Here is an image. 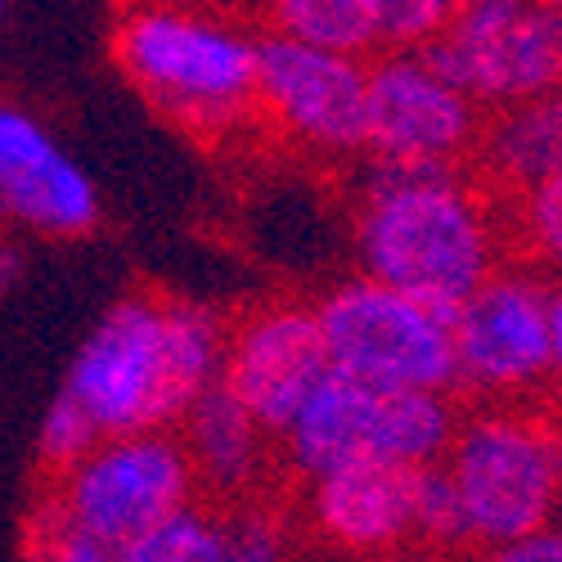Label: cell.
<instances>
[{
  "mask_svg": "<svg viewBox=\"0 0 562 562\" xmlns=\"http://www.w3.org/2000/svg\"><path fill=\"white\" fill-rule=\"evenodd\" d=\"M549 342H553V379L562 387V289H553V306H549Z\"/></svg>",
  "mask_w": 562,
  "mask_h": 562,
  "instance_id": "cell-28",
  "label": "cell"
},
{
  "mask_svg": "<svg viewBox=\"0 0 562 562\" xmlns=\"http://www.w3.org/2000/svg\"><path fill=\"white\" fill-rule=\"evenodd\" d=\"M27 562H126V553L90 540L81 531H68L50 508L36 504L27 522Z\"/></svg>",
  "mask_w": 562,
  "mask_h": 562,
  "instance_id": "cell-24",
  "label": "cell"
},
{
  "mask_svg": "<svg viewBox=\"0 0 562 562\" xmlns=\"http://www.w3.org/2000/svg\"><path fill=\"white\" fill-rule=\"evenodd\" d=\"M454 392H379L373 414V459L401 468H437L459 432Z\"/></svg>",
  "mask_w": 562,
  "mask_h": 562,
  "instance_id": "cell-18",
  "label": "cell"
},
{
  "mask_svg": "<svg viewBox=\"0 0 562 562\" xmlns=\"http://www.w3.org/2000/svg\"><path fill=\"white\" fill-rule=\"evenodd\" d=\"M180 5H207V10H234V14H244V10H252V0H180Z\"/></svg>",
  "mask_w": 562,
  "mask_h": 562,
  "instance_id": "cell-30",
  "label": "cell"
},
{
  "mask_svg": "<svg viewBox=\"0 0 562 562\" xmlns=\"http://www.w3.org/2000/svg\"><path fill=\"white\" fill-rule=\"evenodd\" d=\"M257 41L234 10L180 0H122L109 50L117 72L154 113L207 145L257 126Z\"/></svg>",
  "mask_w": 562,
  "mask_h": 562,
  "instance_id": "cell-3",
  "label": "cell"
},
{
  "mask_svg": "<svg viewBox=\"0 0 562 562\" xmlns=\"http://www.w3.org/2000/svg\"><path fill=\"white\" fill-rule=\"evenodd\" d=\"M225 338L229 319L216 306L135 289L100 315L59 392L90 414L100 437L171 432L221 383Z\"/></svg>",
  "mask_w": 562,
  "mask_h": 562,
  "instance_id": "cell-2",
  "label": "cell"
},
{
  "mask_svg": "<svg viewBox=\"0 0 562 562\" xmlns=\"http://www.w3.org/2000/svg\"><path fill=\"white\" fill-rule=\"evenodd\" d=\"M104 203L90 171L19 104H0V225L45 239H81L100 225Z\"/></svg>",
  "mask_w": 562,
  "mask_h": 562,
  "instance_id": "cell-12",
  "label": "cell"
},
{
  "mask_svg": "<svg viewBox=\"0 0 562 562\" xmlns=\"http://www.w3.org/2000/svg\"><path fill=\"white\" fill-rule=\"evenodd\" d=\"M558 518H562V513H558Z\"/></svg>",
  "mask_w": 562,
  "mask_h": 562,
  "instance_id": "cell-33",
  "label": "cell"
},
{
  "mask_svg": "<svg viewBox=\"0 0 562 562\" xmlns=\"http://www.w3.org/2000/svg\"><path fill=\"white\" fill-rule=\"evenodd\" d=\"M549 306L553 289L536 270H495L450 319L454 396H473L477 405L531 401L553 379Z\"/></svg>",
  "mask_w": 562,
  "mask_h": 562,
  "instance_id": "cell-8",
  "label": "cell"
},
{
  "mask_svg": "<svg viewBox=\"0 0 562 562\" xmlns=\"http://www.w3.org/2000/svg\"><path fill=\"white\" fill-rule=\"evenodd\" d=\"M513 225L527 239L531 257L558 274L562 289V176H549L513 199Z\"/></svg>",
  "mask_w": 562,
  "mask_h": 562,
  "instance_id": "cell-21",
  "label": "cell"
},
{
  "mask_svg": "<svg viewBox=\"0 0 562 562\" xmlns=\"http://www.w3.org/2000/svg\"><path fill=\"white\" fill-rule=\"evenodd\" d=\"M373 414H379V392L329 369V379L306 396L293 424L274 437L279 468L297 482H315L342 463L373 459Z\"/></svg>",
  "mask_w": 562,
  "mask_h": 562,
  "instance_id": "cell-15",
  "label": "cell"
},
{
  "mask_svg": "<svg viewBox=\"0 0 562 562\" xmlns=\"http://www.w3.org/2000/svg\"><path fill=\"white\" fill-rule=\"evenodd\" d=\"M414 544L437 558H454L463 549H477L468 531V513L459 504L454 482L446 468H418V491H414Z\"/></svg>",
  "mask_w": 562,
  "mask_h": 562,
  "instance_id": "cell-20",
  "label": "cell"
},
{
  "mask_svg": "<svg viewBox=\"0 0 562 562\" xmlns=\"http://www.w3.org/2000/svg\"><path fill=\"white\" fill-rule=\"evenodd\" d=\"M468 562H562V527H544V531H531L522 540L486 544Z\"/></svg>",
  "mask_w": 562,
  "mask_h": 562,
  "instance_id": "cell-26",
  "label": "cell"
},
{
  "mask_svg": "<svg viewBox=\"0 0 562 562\" xmlns=\"http://www.w3.org/2000/svg\"><path fill=\"white\" fill-rule=\"evenodd\" d=\"M428 64L482 113L562 90V14L540 0H463Z\"/></svg>",
  "mask_w": 562,
  "mask_h": 562,
  "instance_id": "cell-7",
  "label": "cell"
},
{
  "mask_svg": "<svg viewBox=\"0 0 562 562\" xmlns=\"http://www.w3.org/2000/svg\"><path fill=\"white\" fill-rule=\"evenodd\" d=\"M0 14H5V0H0Z\"/></svg>",
  "mask_w": 562,
  "mask_h": 562,
  "instance_id": "cell-32",
  "label": "cell"
},
{
  "mask_svg": "<svg viewBox=\"0 0 562 562\" xmlns=\"http://www.w3.org/2000/svg\"><path fill=\"white\" fill-rule=\"evenodd\" d=\"M252 19L261 32L315 45V50H334L347 59L383 55L373 0H252Z\"/></svg>",
  "mask_w": 562,
  "mask_h": 562,
  "instance_id": "cell-17",
  "label": "cell"
},
{
  "mask_svg": "<svg viewBox=\"0 0 562 562\" xmlns=\"http://www.w3.org/2000/svg\"><path fill=\"white\" fill-rule=\"evenodd\" d=\"M19 279H23V252L10 239H0V297H5Z\"/></svg>",
  "mask_w": 562,
  "mask_h": 562,
  "instance_id": "cell-27",
  "label": "cell"
},
{
  "mask_svg": "<svg viewBox=\"0 0 562 562\" xmlns=\"http://www.w3.org/2000/svg\"><path fill=\"white\" fill-rule=\"evenodd\" d=\"M356 274L454 319L499 270V225L491 199L463 167L364 162L351 216Z\"/></svg>",
  "mask_w": 562,
  "mask_h": 562,
  "instance_id": "cell-1",
  "label": "cell"
},
{
  "mask_svg": "<svg viewBox=\"0 0 562 562\" xmlns=\"http://www.w3.org/2000/svg\"><path fill=\"white\" fill-rule=\"evenodd\" d=\"M104 437H100V428L90 424V414L77 405V401H68L64 392L50 401V409H45V418H41V437H36V450H41V463H45V477H55V473H64L68 463H77L86 450H95Z\"/></svg>",
  "mask_w": 562,
  "mask_h": 562,
  "instance_id": "cell-23",
  "label": "cell"
},
{
  "mask_svg": "<svg viewBox=\"0 0 562 562\" xmlns=\"http://www.w3.org/2000/svg\"><path fill=\"white\" fill-rule=\"evenodd\" d=\"M369 59L261 32L257 41V122L289 149L324 162L364 154Z\"/></svg>",
  "mask_w": 562,
  "mask_h": 562,
  "instance_id": "cell-9",
  "label": "cell"
},
{
  "mask_svg": "<svg viewBox=\"0 0 562 562\" xmlns=\"http://www.w3.org/2000/svg\"><path fill=\"white\" fill-rule=\"evenodd\" d=\"M486 113L450 86L424 50H383L369 59L364 162L463 167L477 154Z\"/></svg>",
  "mask_w": 562,
  "mask_h": 562,
  "instance_id": "cell-10",
  "label": "cell"
},
{
  "mask_svg": "<svg viewBox=\"0 0 562 562\" xmlns=\"http://www.w3.org/2000/svg\"><path fill=\"white\" fill-rule=\"evenodd\" d=\"M190 454L199 495L221 508H244L279 468L274 437L221 383L207 387L171 428Z\"/></svg>",
  "mask_w": 562,
  "mask_h": 562,
  "instance_id": "cell-14",
  "label": "cell"
},
{
  "mask_svg": "<svg viewBox=\"0 0 562 562\" xmlns=\"http://www.w3.org/2000/svg\"><path fill=\"white\" fill-rule=\"evenodd\" d=\"M473 158L495 190L513 199L549 176H562V90L531 104L486 113Z\"/></svg>",
  "mask_w": 562,
  "mask_h": 562,
  "instance_id": "cell-16",
  "label": "cell"
},
{
  "mask_svg": "<svg viewBox=\"0 0 562 562\" xmlns=\"http://www.w3.org/2000/svg\"><path fill=\"white\" fill-rule=\"evenodd\" d=\"M373 5H379L383 50H428L450 27L463 0H373Z\"/></svg>",
  "mask_w": 562,
  "mask_h": 562,
  "instance_id": "cell-22",
  "label": "cell"
},
{
  "mask_svg": "<svg viewBox=\"0 0 562 562\" xmlns=\"http://www.w3.org/2000/svg\"><path fill=\"white\" fill-rule=\"evenodd\" d=\"M418 468L356 459L315 482H302V518L319 544L351 562H373L414 544Z\"/></svg>",
  "mask_w": 562,
  "mask_h": 562,
  "instance_id": "cell-13",
  "label": "cell"
},
{
  "mask_svg": "<svg viewBox=\"0 0 562 562\" xmlns=\"http://www.w3.org/2000/svg\"><path fill=\"white\" fill-rule=\"evenodd\" d=\"M373 562H446V558H437V553H428V549L409 544V549H396V553H387V558H373Z\"/></svg>",
  "mask_w": 562,
  "mask_h": 562,
  "instance_id": "cell-29",
  "label": "cell"
},
{
  "mask_svg": "<svg viewBox=\"0 0 562 562\" xmlns=\"http://www.w3.org/2000/svg\"><path fill=\"white\" fill-rule=\"evenodd\" d=\"M203 499L176 432H131L104 437L41 491V508H50L68 531H81L109 549H126L154 531L176 508Z\"/></svg>",
  "mask_w": 562,
  "mask_h": 562,
  "instance_id": "cell-6",
  "label": "cell"
},
{
  "mask_svg": "<svg viewBox=\"0 0 562 562\" xmlns=\"http://www.w3.org/2000/svg\"><path fill=\"white\" fill-rule=\"evenodd\" d=\"M441 468L477 549L544 531L562 513V432L536 409L477 405L463 414Z\"/></svg>",
  "mask_w": 562,
  "mask_h": 562,
  "instance_id": "cell-4",
  "label": "cell"
},
{
  "mask_svg": "<svg viewBox=\"0 0 562 562\" xmlns=\"http://www.w3.org/2000/svg\"><path fill=\"white\" fill-rule=\"evenodd\" d=\"M126 562H225L229 558V508L194 499L122 549Z\"/></svg>",
  "mask_w": 562,
  "mask_h": 562,
  "instance_id": "cell-19",
  "label": "cell"
},
{
  "mask_svg": "<svg viewBox=\"0 0 562 562\" xmlns=\"http://www.w3.org/2000/svg\"><path fill=\"white\" fill-rule=\"evenodd\" d=\"M225 562H293L289 527L266 508H229V558Z\"/></svg>",
  "mask_w": 562,
  "mask_h": 562,
  "instance_id": "cell-25",
  "label": "cell"
},
{
  "mask_svg": "<svg viewBox=\"0 0 562 562\" xmlns=\"http://www.w3.org/2000/svg\"><path fill=\"white\" fill-rule=\"evenodd\" d=\"M324 379H329V351H324L315 302H261L239 319H229L221 387L270 437L293 424V414Z\"/></svg>",
  "mask_w": 562,
  "mask_h": 562,
  "instance_id": "cell-11",
  "label": "cell"
},
{
  "mask_svg": "<svg viewBox=\"0 0 562 562\" xmlns=\"http://www.w3.org/2000/svg\"><path fill=\"white\" fill-rule=\"evenodd\" d=\"M540 5H549V10H558V14H562V0H540Z\"/></svg>",
  "mask_w": 562,
  "mask_h": 562,
  "instance_id": "cell-31",
  "label": "cell"
},
{
  "mask_svg": "<svg viewBox=\"0 0 562 562\" xmlns=\"http://www.w3.org/2000/svg\"><path fill=\"white\" fill-rule=\"evenodd\" d=\"M329 369L373 392H454L450 315L369 274H347L315 302Z\"/></svg>",
  "mask_w": 562,
  "mask_h": 562,
  "instance_id": "cell-5",
  "label": "cell"
}]
</instances>
